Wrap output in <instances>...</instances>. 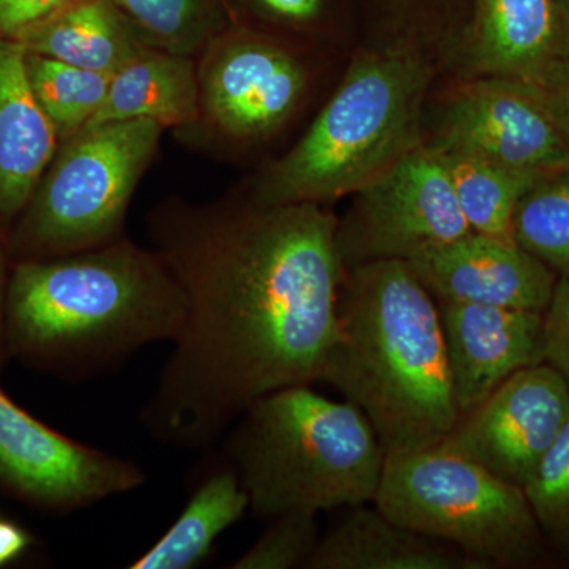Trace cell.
<instances>
[{
    "mask_svg": "<svg viewBox=\"0 0 569 569\" xmlns=\"http://www.w3.org/2000/svg\"><path fill=\"white\" fill-rule=\"evenodd\" d=\"M550 111L569 146V48L541 82Z\"/></svg>",
    "mask_w": 569,
    "mask_h": 569,
    "instance_id": "31",
    "label": "cell"
},
{
    "mask_svg": "<svg viewBox=\"0 0 569 569\" xmlns=\"http://www.w3.org/2000/svg\"><path fill=\"white\" fill-rule=\"evenodd\" d=\"M238 419L224 449L258 518L317 516L376 498L387 451L350 400L299 385L260 397Z\"/></svg>",
    "mask_w": 569,
    "mask_h": 569,
    "instance_id": "4",
    "label": "cell"
},
{
    "mask_svg": "<svg viewBox=\"0 0 569 569\" xmlns=\"http://www.w3.org/2000/svg\"><path fill=\"white\" fill-rule=\"evenodd\" d=\"M198 121L213 140L252 148L301 110L310 70L290 43L250 28H227L197 56Z\"/></svg>",
    "mask_w": 569,
    "mask_h": 569,
    "instance_id": "8",
    "label": "cell"
},
{
    "mask_svg": "<svg viewBox=\"0 0 569 569\" xmlns=\"http://www.w3.org/2000/svg\"><path fill=\"white\" fill-rule=\"evenodd\" d=\"M436 149L447 167L460 211L470 230L512 241L516 208L538 176L518 173L470 153Z\"/></svg>",
    "mask_w": 569,
    "mask_h": 569,
    "instance_id": "21",
    "label": "cell"
},
{
    "mask_svg": "<svg viewBox=\"0 0 569 569\" xmlns=\"http://www.w3.org/2000/svg\"><path fill=\"white\" fill-rule=\"evenodd\" d=\"M26 71V48L0 39V228L17 222L59 148Z\"/></svg>",
    "mask_w": 569,
    "mask_h": 569,
    "instance_id": "16",
    "label": "cell"
},
{
    "mask_svg": "<svg viewBox=\"0 0 569 569\" xmlns=\"http://www.w3.org/2000/svg\"><path fill=\"white\" fill-rule=\"evenodd\" d=\"M512 241L557 277H569V163L530 183L512 217Z\"/></svg>",
    "mask_w": 569,
    "mask_h": 569,
    "instance_id": "23",
    "label": "cell"
},
{
    "mask_svg": "<svg viewBox=\"0 0 569 569\" xmlns=\"http://www.w3.org/2000/svg\"><path fill=\"white\" fill-rule=\"evenodd\" d=\"M144 481L137 463L63 436L0 387V492L67 515L132 492Z\"/></svg>",
    "mask_w": 569,
    "mask_h": 569,
    "instance_id": "10",
    "label": "cell"
},
{
    "mask_svg": "<svg viewBox=\"0 0 569 569\" xmlns=\"http://www.w3.org/2000/svg\"><path fill=\"white\" fill-rule=\"evenodd\" d=\"M153 121L89 126L59 142L31 200L7 231L11 261L97 249L123 236L127 211L157 152Z\"/></svg>",
    "mask_w": 569,
    "mask_h": 569,
    "instance_id": "6",
    "label": "cell"
},
{
    "mask_svg": "<svg viewBox=\"0 0 569 569\" xmlns=\"http://www.w3.org/2000/svg\"><path fill=\"white\" fill-rule=\"evenodd\" d=\"M268 530L230 565V569L306 568L320 542L317 516L288 512L271 519Z\"/></svg>",
    "mask_w": 569,
    "mask_h": 569,
    "instance_id": "26",
    "label": "cell"
},
{
    "mask_svg": "<svg viewBox=\"0 0 569 569\" xmlns=\"http://www.w3.org/2000/svg\"><path fill=\"white\" fill-rule=\"evenodd\" d=\"M545 362L569 385V277H559L545 312Z\"/></svg>",
    "mask_w": 569,
    "mask_h": 569,
    "instance_id": "27",
    "label": "cell"
},
{
    "mask_svg": "<svg viewBox=\"0 0 569 569\" xmlns=\"http://www.w3.org/2000/svg\"><path fill=\"white\" fill-rule=\"evenodd\" d=\"M463 39L477 77L537 84L569 48L556 0H475Z\"/></svg>",
    "mask_w": 569,
    "mask_h": 569,
    "instance_id": "15",
    "label": "cell"
},
{
    "mask_svg": "<svg viewBox=\"0 0 569 569\" xmlns=\"http://www.w3.org/2000/svg\"><path fill=\"white\" fill-rule=\"evenodd\" d=\"M320 538L310 569H486L466 552L400 526L366 505Z\"/></svg>",
    "mask_w": 569,
    "mask_h": 569,
    "instance_id": "17",
    "label": "cell"
},
{
    "mask_svg": "<svg viewBox=\"0 0 569 569\" xmlns=\"http://www.w3.org/2000/svg\"><path fill=\"white\" fill-rule=\"evenodd\" d=\"M74 2L78 0H0V39L18 40Z\"/></svg>",
    "mask_w": 569,
    "mask_h": 569,
    "instance_id": "29",
    "label": "cell"
},
{
    "mask_svg": "<svg viewBox=\"0 0 569 569\" xmlns=\"http://www.w3.org/2000/svg\"><path fill=\"white\" fill-rule=\"evenodd\" d=\"M323 204L247 197L164 203L149 220L186 318L142 421L162 443L206 448L250 403L321 380L335 343L343 264Z\"/></svg>",
    "mask_w": 569,
    "mask_h": 569,
    "instance_id": "1",
    "label": "cell"
},
{
    "mask_svg": "<svg viewBox=\"0 0 569 569\" xmlns=\"http://www.w3.org/2000/svg\"><path fill=\"white\" fill-rule=\"evenodd\" d=\"M26 71L33 97L59 140L80 132L104 102L111 74L100 73L26 50Z\"/></svg>",
    "mask_w": 569,
    "mask_h": 569,
    "instance_id": "22",
    "label": "cell"
},
{
    "mask_svg": "<svg viewBox=\"0 0 569 569\" xmlns=\"http://www.w3.org/2000/svg\"><path fill=\"white\" fill-rule=\"evenodd\" d=\"M186 296L156 250L118 241L48 260L13 261L7 296L10 358L86 378L140 348L173 343Z\"/></svg>",
    "mask_w": 569,
    "mask_h": 569,
    "instance_id": "2",
    "label": "cell"
},
{
    "mask_svg": "<svg viewBox=\"0 0 569 569\" xmlns=\"http://www.w3.org/2000/svg\"><path fill=\"white\" fill-rule=\"evenodd\" d=\"M569 419V385L548 362L507 378L440 447L522 488Z\"/></svg>",
    "mask_w": 569,
    "mask_h": 569,
    "instance_id": "12",
    "label": "cell"
},
{
    "mask_svg": "<svg viewBox=\"0 0 569 569\" xmlns=\"http://www.w3.org/2000/svg\"><path fill=\"white\" fill-rule=\"evenodd\" d=\"M429 144L530 176L569 163L568 142L545 91L518 78L475 77L456 86L441 103Z\"/></svg>",
    "mask_w": 569,
    "mask_h": 569,
    "instance_id": "11",
    "label": "cell"
},
{
    "mask_svg": "<svg viewBox=\"0 0 569 569\" xmlns=\"http://www.w3.org/2000/svg\"><path fill=\"white\" fill-rule=\"evenodd\" d=\"M198 104L197 58L149 48L112 74L102 108L89 126L141 119L189 130L198 121Z\"/></svg>",
    "mask_w": 569,
    "mask_h": 569,
    "instance_id": "18",
    "label": "cell"
},
{
    "mask_svg": "<svg viewBox=\"0 0 569 569\" xmlns=\"http://www.w3.org/2000/svg\"><path fill=\"white\" fill-rule=\"evenodd\" d=\"M249 509L233 467L213 470L193 490L179 518L130 569H192L211 556L213 542Z\"/></svg>",
    "mask_w": 569,
    "mask_h": 569,
    "instance_id": "20",
    "label": "cell"
},
{
    "mask_svg": "<svg viewBox=\"0 0 569 569\" xmlns=\"http://www.w3.org/2000/svg\"><path fill=\"white\" fill-rule=\"evenodd\" d=\"M407 50L356 59L312 126L258 176L264 204H326L358 193L422 142L430 69Z\"/></svg>",
    "mask_w": 569,
    "mask_h": 569,
    "instance_id": "5",
    "label": "cell"
},
{
    "mask_svg": "<svg viewBox=\"0 0 569 569\" xmlns=\"http://www.w3.org/2000/svg\"><path fill=\"white\" fill-rule=\"evenodd\" d=\"M373 505L400 526L456 546L486 568L529 559L538 541L522 488L440 445L387 456Z\"/></svg>",
    "mask_w": 569,
    "mask_h": 569,
    "instance_id": "7",
    "label": "cell"
},
{
    "mask_svg": "<svg viewBox=\"0 0 569 569\" xmlns=\"http://www.w3.org/2000/svg\"><path fill=\"white\" fill-rule=\"evenodd\" d=\"M460 418L507 378L545 362V312L437 302Z\"/></svg>",
    "mask_w": 569,
    "mask_h": 569,
    "instance_id": "14",
    "label": "cell"
},
{
    "mask_svg": "<svg viewBox=\"0 0 569 569\" xmlns=\"http://www.w3.org/2000/svg\"><path fill=\"white\" fill-rule=\"evenodd\" d=\"M17 41L28 51L111 77L152 48L112 0H78Z\"/></svg>",
    "mask_w": 569,
    "mask_h": 569,
    "instance_id": "19",
    "label": "cell"
},
{
    "mask_svg": "<svg viewBox=\"0 0 569 569\" xmlns=\"http://www.w3.org/2000/svg\"><path fill=\"white\" fill-rule=\"evenodd\" d=\"M321 380L376 429L387 456L436 447L460 419L440 310L407 261L343 269Z\"/></svg>",
    "mask_w": 569,
    "mask_h": 569,
    "instance_id": "3",
    "label": "cell"
},
{
    "mask_svg": "<svg viewBox=\"0 0 569 569\" xmlns=\"http://www.w3.org/2000/svg\"><path fill=\"white\" fill-rule=\"evenodd\" d=\"M9 246H7V231L0 228V369L10 358L9 342H7V296L11 272Z\"/></svg>",
    "mask_w": 569,
    "mask_h": 569,
    "instance_id": "33",
    "label": "cell"
},
{
    "mask_svg": "<svg viewBox=\"0 0 569 569\" xmlns=\"http://www.w3.org/2000/svg\"><path fill=\"white\" fill-rule=\"evenodd\" d=\"M33 545V537L24 527L10 519H0V568L20 560Z\"/></svg>",
    "mask_w": 569,
    "mask_h": 569,
    "instance_id": "32",
    "label": "cell"
},
{
    "mask_svg": "<svg viewBox=\"0 0 569 569\" xmlns=\"http://www.w3.org/2000/svg\"><path fill=\"white\" fill-rule=\"evenodd\" d=\"M447 167L429 142H419L372 183L337 220L343 269L373 261H410L470 233Z\"/></svg>",
    "mask_w": 569,
    "mask_h": 569,
    "instance_id": "9",
    "label": "cell"
},
{
    "mask_svg": "<svg viewBox=\"0 0 569 569\" xmlns=\"http://www.w3.org/2000/svg\"><path fill=\"white\" fill-rule=\"evenodd\" d=\"M407 263L437 302L546 312L559 280L515 241L475 231Z\"/></svg>",
    "mask_w": 569,
    "mask_h": 569,
    "instance_id": "13",
    "label": "cell"
},
{
    "mask_svg": "<svg viewBox=\"0 0 569 569\" xmlns=\"http://www.w3.org/2000/svg\"><path fill=\"white\" fill-rule=\"evenodd\" d=\"M149 47L197 58L227 21L216 0H112Z\"/></svg>",
    "mask_w": 569,
    "mask_h": 569,
    "instance_id": "24",
    "label": "cell"
},
{
    "mask_svg": "<svg viewBox=\"0 0 569 569\" xmlns=\"http://www.w3.org/2000/svg\"><path fill=\"white\" fill-rule=\"evenodd\" d=\"M249 6L261 20L280 28L307 31L317 29L331 17L335 0H249Z\"/></svg>",
    "mask_w": 569,
    "mask_h": 569,
    "instance_id": "28",
    "label": "cell"
},
{
    "mask_svg": "<svg viewBox=\"0 0 569 569\" xmlns=\"http://www.w3.org/2000/svg\"><path fill=\"white\" fill-rule=\"evenodd\" d=\"M380 11L403 20H456L466 22L475 0H376Z\"/></svg>",
    "mask_w": 569,
    "mask_h": 569,
    "instance_id": "30",
    "label": "cell"
},
{
    "mask_svg": "<svg viewBox=\"0 0 569 569\" xmlns=\"http://www.w3.org/2000/svg\"><path fill=\"white\" fill-rule=\"evenodd\" d=\"M522 490L538 527L569 546V419Z\"/></svg>",
    "mask_w": 569,
    "mask_h": 569,
    "instance_id": "25",
    "label": "cell"
},
{
    "mask_svg": "<svg viewBox=\"0 0 569 569\" xmlns=\"http://www.w3.org/2000/svg\"><path fill=\"white\" fill-rule=\"evenodd\" d=\"M557 7H559L561 21H563L565 32L569 40V0H556Z\"/></svg>",
    "mask_w": 569,
    "mask_h": 569,
    "instance_id": "34",
    "label": "cell"
}]
</instances>
